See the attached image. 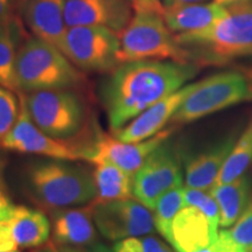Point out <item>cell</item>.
<instances>
[{"label":"cell","instance_id":"1","mask_svg":"<svg viewBox=\"0 0 252 252\" xmlns=\"http://www.w3.org/2000/svg\"><path fill=\"white\" fill-rule=\"evenodd\" d=\"M197 72L194 63L158 60L121 63L100 90L111 128L118 131L158 100L181 89Z\"/></svg>","mask_w":252,"mask_h":252},{"label":"cell","instance_id":"2","mask_svg":"<svg viewBox=\"0 0 252 252\" xmlns=\"http://www.w3.org/2000/svg\"><path fill=\"white\" fill-rule=\"evenodd\" d=\"M228 12L202 31L178 34L175 39L198 65H223L252 55V2L229 6Z\"/></svg>","mask_w":252,"mask_h":252},{"label":"cell","instance_id":"3","mask_svg":"<svg viewBox=\"0 0 252 252\" xmlns=\"http://www.w3.org/2000/svg\"><path fill=\"white\" fill-rule=\"evenodd\" d=\"M133 15L125 30L118 34L121 63L143 60H171L191 63L188 52L175 39L163 18L162 2H132Z\"/></svg>","mask_w":252,"mask_h":252},{"label":"cell","instance_id":"4","mask_svg":"<svg viewBox=\"0 0 252 252\" xmlns=\"http://www.w3.org/2000/svg\"><path fill=\"white\" fill-rule=\"evenodd\" d=\"M17 93L72 90L83 86L84 76L59 48L39 37L19 47L14 64Z\"/></svg>","mask_w":252,"mask_h":252},{"label":"cell","instance_id":"5","mask_svg":"<svg viewBox=\"0 0 252 252\" xmlns=\"http://www.w3.org/2000/svg\"><path fill=\"white\" fill-rule=\"evenodd\" d=\"M27 186L34 200L48 209L81 206L93 202L97 196L94 174L69 160L54 159L31 165Z\"/></svg>","mask_w":252,"mask_h":252},{"label":"cell","instance_id":"6","mask_svg":"<svg viewBox=\"0 0 252 252\" xmlns=\"http://www.w3.org/2000/svg\"><path fill=\"white\" fill-rule=\"evenodd\" d=\"M251 98L252 89L247 75L234 70L219 72L194 83L169 123L186 124L197 121Z\"/></svg>","mask_w":252,"mask_h":252},{"label":"cell","instance_id":"7","mask_svg":"<svg viewBox=\"0 0 252 252\" xmlns=\"http://www.w3.org/2000/svg\"><path fill=\"white\" fill-rule=\"evenodd\" d=\"M25 97L32 121L46 134L55 139H68L81 130L86 109L72 90L34 91Z\"/></svg>","mask_w":252,"mask_h":252},{"label":"cell","instance_id":"8","mask_svg":"<svg viewBox=\"0 0 252 252\" xmlns=\"http://www.w3.org/2000/svg\"><path fill=\"white\" fill-rule=\"evenodd\" d=\"M121 41L106 27H68L62 53L74 65L86 71L108 72L117 68Z\"/></svg>","mask_w":252,"mask_h":252},{"label":"cell","instance_id":"9","mask_svg":"<svg viewBox=\"0 0 252 252\" xmlns=\"http://www.w3.org/2000/svg\"><path fill=\"white\" fill-rule=\"evenodd\" d=\"M19 94V116L12 130L2 140L1 147L5 150L15 151L19 153L39 154L52 159L61 160H86L84 140L81 138L69 141L55 139L40 130L32 121L28 112L26 97L24 93Z\"/></svg>","mask_w":252,"mask_h":252},{"label":"cell","instance_id":"10","mask_svg":"<svg viewBox=\"0 0 252 252\" xmlns=\"http://www.w3.org/2000/svg\"><path fill=\"white\" fill-rule=\"evenodd\" d=\"M182 172L178 153L166 141L147 157L133 176V196L144 206L154 209L160 197L169 189L182 186Z\"/></svg>","mask_w":252,"mask_h":252},{"label":"cell","instance_id":"11","mask_svg":"<svg viewBox=\"0 0 252 252\" xmlns=\"http://www.w3.org/2000/svg\"><path fill=\"white\" fill-rule=\"evenodd\" d=\"M94 202V222L99 232L110 241L153 234L156 220L152 210L138 200Z\"/></svg>","mask_w":252,"mask_h":252},{"label":"cell","instance_id":"12","mask_svg":"<svg viewBox=\"0 0 252 252\" xmlns=\"http://www.w3.org/2000/svg\"><path fill=\"white\" fill-rule=\"evenodd\" d=\"M172 130L160 131L153 137L135 143H126L104 133H97L86 144V160L93 163L110 162L133 175L147 157L167 140Z\"/></svg>","mask_w":252,"mask_h":252},{"label":"cell","instance_id":"13","mask_svg":"<svg viewBox=\"0 0 252 252\" xmlns=\"http://www.w3.org/2000/svg\"><path fill=\"white\" fill-rule=\"evenodd\" d=\"M133 15L130 0H65L64 21L67 27H106L121 33Z\"/></svg>","mask_w":252,"mask_h":252},{"label":"cell","instance_id":"14","mask_svg":"<svg viewBox=\"0 0 252 252\" xmlns=\"http://www.w3.org/2000/svg\"><path fill=\"white\" fill-rule=\"evenodd\" d=\"M219 225L194 206L182 208L173 220L166 241L175 252H197L210 245L219 236Z\"/></svg>","mask_w":252,"mask_h":252},{"label":"cell","instance_id":"15","mask_svg":"<svg viewBox=\"0 0 252 252\" xmlns=\"http://www.w3.org/2000/svg\"><path fill=\"white\" fill-rule=\"evenodd\" d=\"M65 0H20L24 23L35 37L46 41L62 52L67 25L64 21Z\"/></svg>","mask_w":252,"mask_h":252},{"label":"cell","instance_id":"16","mask_svg":"<svg viewBox=\"0 0 252 252\" xmlns=\"http://www.w3.org/2000/svg\"><path fill=\"white\" fill-rule=\"evenodd\" d=\"M193 88L194 83L188 84L175 93L163 97L162 99L158 100L140 115H138L130 124L119 128L116 133V138L126 143H135V141L149 139L159 133L163 126L171 122L173 115Z\"/></svg>","mask_w":252,"mask_h":252},{"label":"cell","instance_id":"17","mask_svg":"<svg viewBox=\"0 0 252 252\" xmlns=\"http://www.w3.org/2000/svg\"><path fill=\"white\" fill-rule=\"evenodd\" d=\"M53 239L61 247L84 249L96 243L94 202L84 208H62L52 214Z\"/></svg>","mask_w":252,"mask_h":252},{"label":"cell","instance_id":"18","mask_svg":"<svg viewBox=\"0 0 252 252\" xmlns=\"http://www.w3.org/2000/svg\"><path fill=\"white\" fill-rule=\"evenodd\" d=\"M235 141L234 135H230L212 149L187 159L185 166L186 187L209 191L216 185Z\"/></svg>","mask_w":252,"mask_h":252},{"label":"cell","instance_id":"19","mask_svg":"<svg viewBox=\"0 0 252 252\" xmlns=\"http://www.w3.org/2000/svg\"><path fill=\"white\" fill-rule=\"evenodd\" d=\"M228 8L214 2H198L165 7L163 18L174 35L202 31L224 17Z\"/></svg>","mask_w":252,"mask_h":252},{"label":"cell","instance_id":"20","mask_svg":"<svg viewBox=\"0 0 252 252\" xmlns=\"http://www.w3.org/2000/svg\"><path fill=\"white\" fill-rule=\"evenodd\" d=\"M8 224L19 248H39L47 243L50 235V223L39 210L24 206H14Z\"/></svg>","mask_w":252,"mask_h":252},{"label":"cell","instance_id":"21","mask_svg":"<svg viewBox=\"0 0 252 252\" xmlns=\"http://www.w3.org/2000/svg\"><path fill=\"white\" fill-rule=\"evenodd\" d=\"M209 191L219 204L220 226L222 228L234 225L252 198L251 182L247 175L239 176L229 184L215 185Z\"/></svg>","mask_w":252,"mask_h":252},{"label":"cell","instance_id":"22","mask_svg":"<svg viewBox=\"0 0 252 252\" xmlns=\"http://www.w3.org/2000/svg\"><path fill=\"white\" fill-rule=\"evenodd\" d=\"M97 196L94 202L103 203L110 201L132 198L133 195V175L123 171L110 162L96 163L94 171Z\"/></svg>","mask_w":252,"mask_h":252},{"label":"cell","instance_id":"23","mask_svg":"<svg viewBox=\"0 0 252 252\" xmlns=\"http://www.w3.org/2000/svg\"><path fill=\"white\" fill-rule=\"evenodd\" d=\"M23 36V25L17 17L0 21V87L12 91H17L14 64Z\"/></svg>","mask_w":252,"mask_h":252},{"label":"cell","instance_id":"24","mask_svg":"<svg viewBox=\"0 0 252 252\" xmlns=\"http://www.w3.org/2000/svg\"><path fill=\"white\" fill-rule=\"evenodd\" d=\"M252 161V121L241 137L235 141L217 178L216 185L229 184L239 176L244 175L249 165Z\"/></svg>","mask_w":252,"mask_h":252},{"label":"cell","instance_id":"25","mask_svg":"<svg viewBox=\"0 0 252 252\" xmlns=\"http://www.w3.org/2000/svg\"><path fill=\"white\" fill-rule=\"evenodd\" d=\"M184 207H186V200L185 188L182 186L169 189L158 200L153 209L154 220L156 228L162 237H168L173 220Z\"/></svg>","mask_w":252,"mask_h":252},{"label":"cell","instance_id":"26","mask_svg":"<svg viewBox=\"0 0 252 252\" xmlns=\"http://www.w3.org/2000/svg\"><path fill=\"white\" fill-rule=\"evenodd\" d=\"M20 104L15 98L13 91L0 87V147L8 132L17 122Z\"/></svg>","mask_w":252,"mask_h":252},{"label":"cell","instance_id":"27","mask_svg":"<svg viewBox=\"0 0 252 252\" xmlns=\"http://www.w3.org/2000/svg\"><path fill=\"white\" fill-rule=\"evenodd\" d=\"M186 206H194L206 214L214 224L220 225V209L210 191L195 188H185Z\"/></svg>","mask_w":252,"mask_h":252},{"label":"cell","instance_id":"28","mask_svg":"<svg viewBox=\"0 0 252 252\" xmlns=\"http://www.w3.org/2000/svg\"><path fill=\"white\" fill-rule=\"evenodd\" d=\"M167 245L153 236L127 237L113 245V252H163Z\"/></svg>","mask_w":252,"mask_h":252},{"label":"cell","instance_id":"29","mask_svg":"<svg viewBox=\"0 0 252 252\" xmlns=\"http://www.w3.org/2000/svg\"><path fill=\"white\" fill-rule=\"evenodd\" d=\"M229 231L238 244L247 250L252 249V198L247 209Z\"/></svg>","mask_w":252,"mask_h":252},{"label":"cell","instance_id":"30","mask_svg":"<svg viewBox=\"0 0 252 252\" xmlns=\"http://www.w3.org/2000/svg\"><path fill=\"white\" fill-rule=\"evenodd\" d=\"M197 252H247V249L232 238L229 230H222L212 244Z\"/></svg>","mask_w":252,"mask_h":252},{"label":"cell","instance_id":"31","mask_svg":"<svg viewBox=\"0 0 252 252\" xmlns=\"http://www.w3.org/2000/svg\"><path fill=\"white\" fill-rule=\"evenodd\" d=\"M18 248L12 235L8 220H1L0 222V251H15L18 250Z\"/></svg>","mask_w":252,"mask_h":252},{"label":"cell","instance_id":"32","mask_svg":"<svg viewBox=\"0 0 252 252\" xmlns=\"http://www.w3.org/2000/svg\"><path fill=\"white\" fill-rule=\"evenodd\" d=\"M13 208L14 204L12 203L4 184L0 180V222L9 219L13 212Z\"/></svg>","mask_w":252,"mask_h":252},{"label":"cell","instance_id":"33","mask_svg":"<svg viewBox=\"0 0 252 252\" xmlns=\"http://www.w3.org/2000/svg\"><path fill=\"white\" fill-rule=\"evenodd\" d=\"M20 0H0V21L15 17L14 9Z\"/></svg>","mask_w":252,"mask_h":252},{"label":"cell","instance_id":"34","mask_svg":"<svg viewBox=\"0 0 252 252\" xmlns=\"http://www.w3.org/2000/svg\"><path fill=\"white\" fill-rule=\"evenodd\" d=\"M35 252H80V249H72L67 247H61L55 243H48L43 245L42 248L37 249Z\"/></svg>","mask_w":252,"mask_h":252},{"label":"cell","instance_id":"35","mask_svg":"<svg viewBox=\"0 0 252 252\" xmlns=\"http://www.w3.org/2000/svg\"><path fill=\"white\" fill-rule=\"evenodd\" d=\"M208 0H162L163 7H173V6L198 4V2H207Z\"/></svg>","mask_w":252,"mask_h":252},{"label":"cell","instance_id":"36","mask_svg":"<svg viewBox=\"0 0 252 252\" xmlns=\"http://www.w3.org/2000/svg\"><path fill=\"white\" fill-rule=\"evenodd\" d=\"M80 252H113V250L102 243H94L89 247L81 249Z\"/></svg>","mask_w":252,"mask_h":252},{"label":"cell","instance_id":"37","mask_svg":"<svg viewBox=\"0 0 252 252\" xmlns=\"http://www.w3.org/2000/svg\"><path fill=\"white\" fill-rule=\"evenodd\" d=\"M214 1L220 6L229 7V6H234V5L250 4V2H252V0H214Z\"/></svg>","mask_w":252,"mask_h":252},{"label":"cell","instance_id":"38","mask_svg":"<svg viewBox=\"0 0 252 252\" xmlns=\"http://www.w3.org/2000/svg\"><path fill=\"white\" fill-rule=\"evenodd\" d=\"M131 2H139V4H160L162 0H130Z\"/></svg>","mask_w":252,"mask_h":252},{"label":"cell","instance_id":"39","mask_svg":"<svg viewBox=\"0 0 252 252\" xmlns=\"http://www.w3.org/2000/svg\"><path fill=\"white\" fill-rule=\"evenodd\" d=\"M247 77H248V80H249V83H250V86H251V89H252V70H250V71L248 72Z\"/></svg>","mask_w":252,"mask_h":252},{"label":"cell","instance_id":"40","mask_svg":"<svg viewBox=\"0 0 252 252\" xmlns=\"http://www.w3.org/2000/svg\"><path fill=\"white\" fill-rule=\"evenodd\" d=\"M165 252H173V251H172L171 249H169L168 247H167V248H166V250H165Z\"/></svg>","mask_w":252,"mask_h":252},{"label":"cell","instance_id":"41","mask_svg":"<svg viewBox=\"0 0 252 252\" xmlns=\"http://www.w3.org/2000/svg\"><path fill=\"white\" fill-rule=\"evenodd\" d=\"M0 252H19V251L15 250V251H0Z\"/></svg>","mask_w":252,"mask_h":252},{"label":"cell","instance_id":"42","mask_svg":"<svg viewBox=\"0 0 252 252\" xmlns=\"http://www.w3.org/2000/svg\"><path fill=\"white\" fill-rule=\"evenodd\" d=\"M251 250H252V249H251Z\"/></svg>","mask_w":252,"mask_h":252},{"label":"cell","instance_id":"43","mask_svg":"<svg viewBox=\"0 0 252 252\" xmlns=\"http://www.w3.org/2000/svg\"><path fill=\"white\" fill-rule=\"evenodd\" d=\"M251 252H252V251H251Z\"/></svg>","mask_w":252,"mask_h":252}]
</instances>
